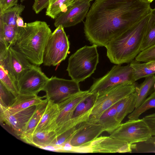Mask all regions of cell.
I'll return each instance as SVG.
<instances>
[{"label":"cell","mask_w":155,"mask_h":155,"mask_svg":"<svg viewBox=\"0 0 155 155\" xmlns=\"http://www.w3.org/2000/svg\"><path fill=\"white\" fill-rule=\"evenodd\" d=\"M18 0H0V14L18 4Z\"/></svg>","instance_id":"obj_36"},{"label":"cell","mask_w":155,"mask_h":155,"mask_svg":"<svg viewBox=\"0 0 155 155\" xmlns=\"http://www.w3.org/2000/svg\"><path fill=\"white\" fill-rule=\"evenodd\" d=\"M137 93L136 91L117 103V118L120 124L125 117L135 108Z\"/></svg>","instance_id":"obj_21"},{"label":"cell","mask_w":155,"mask_h":155,"mask_svg":"<svg viewBox=\"0 0 155 155\" xmlns=\"http://www.w3.org/2000/svg\"><path fill=\"white\" fill-rule=\"evenodd\" d=\"M90 93L88 90L81 91L58 104L59 107V113L57 120V128L72 118L78 105Z\"/></svg>","instance_id":"obj_16"},{"label":"cell","mask_w":155,"mask_h":155,"mask_svg":"<svg viewBox=\"0 0 155 155\" xmlns=\"http://www.w3.org/2000/svg\"><path fill=\"white\" fill-rule=\"evenodd\" d=\"M104 131L103 127L100 124L84 122L70 140V144L74 147H87Z\"/></svg>","instance_id":"obj_15"},{"label":"cell","mask_w":155,"mask_h":155,"mask_svg":"<svg viewBox=\"0 0 155 155\" xmlns=\"http://www.w3.org/2000/svg\"><path fill=\"white\" fill-rule=\"evenodd\" d=\"M25 8L24 5L21 4H18L8 8L2 13L0 14V21L4 24L18 27L16 21Z\"/></svg>","instance_id":"obj_24"},{"label":"cell","mask_w":155,"mask_h":155,"mask_svg":"<svg viewBox=\"0 0 155 155\" xmlns=\"http://www.w3.org/2000/svg\"><path fill=\"white\" fill-rule=\"evenodd\" d=\"M145 142L151 144L155 147V136H152Z\"/></svg>","instance_id":"obj_41"},{"label":"cell","mask_w":155,"mask_h":155,"mask_svg":"<svg viewBox=\"0 0 155 155\" xmlns=\"http://www.w3.org/2000/svg\"><path fill=\"white\" fill-rule=\"evenodd\" d=\"M135 59L144 62L155 61V44L141 51Z\"/></svg>","instance_id":"obj_34"},{"label":"cell","mask_w":155,"mask_h":155,"mask_svg":"<svg viewBox=\"0 0 155 155\" xmlns=\"http://www.w3.org/2000/svg\"><path fill=\"white\" fill-rule=\"evenodd\" d=\"M90 0V1H92V0Z\"/></svg>","instance_id":"obj_46"},{"label":"cell","mask_w":155,"mask_h":155,"mask_svg":"<svg viewBox=\"0 0 155 155\" xmlns=\"http://www.w3.org/2000/svg\"><path fill=\"white\" fill-rule=\"evenodd\" d=\"M50 0H35L32 9L36 14L39 13L43 9L47 8Z\"/></svg>","instance_id":"obj_35"},{"label":"cell","mask_w":155,"mask_h":155,"mask_svg":"<svg viewBox=\"0 0 155 155\" xmlns=\"http://www.w3.org/2000/svg\"><path fill=\"white\" fill-rule=\"evenodd\" d=\"M152 136L151 129L143 118L129 119L121 124L110 136L133 145L145 142Z\"/></svg>","instance_id":"obj_7"},{"label":"cell","mask_w":155,"mask_h":155,"mask_svg":"<svg viewBox=\"0 0 155 155\" xmlns=\"http://www.w3.org/2000/svg\"><path fill=\"white\" fill-rule=\"evenodd\" d=\"M97 47L85 45L70 56L66 70L72 80L79 83L94 72L99 62Z\"/></svg>","instance_id":"obj_4"},{"label":"cell","mask_w":155,"mask_h":155,"mask_svg":"<svg viewBox=\"0 0 155 155\" xmlns=\"http://www.w3.org/2000/svg\"><path fill=\"white\" fill-rule=\"evenodd\" d=\"M16 97L0 82V105L8 108L15 102Z\"/></svg>","instance_id":"obj_32"},{"label":"cell","mask_w":155,"mask_h":155,"mask_svg":"<svg viewBox=\"0 0 155 155\" xmlns=\"http://www.w3.org/2000/svg\"><path fill=\"white\" fill-rule=\"evenodd\" d=\"M125 142L111 137L101 136L93 141L88 146V153H131L136 148Z\"/></svg>","instance_id":"obj_14"},{"label":"cell","mask_w":155,"mask_h":155,"mask_svg":"<svg viewBox=\"0 0 155 155\" xmlns=\"http://www.w3.org/2000/svg\"><path fill=\"white\" fill-rule=\"evenodd\" d=\"M47 23L36 21L19 27L13 46L32 64L39 66L43 64L45 49L52 33Z\"/></svg>","instance_id":"obj_3"},{"label":"cell","mask_w":155,"mask_h":155,"mask_svg":"<svg viewBox=\"0 0 155 155\" xmlns=\"http://www.w3.org/2000/svg\"><path fill=\"white\" fill-rule=\"evenodd\" d=\"M75 0H50L46 15L55 19L61 12L65 11Z\"/></svg>","instance_id":"obj_25"},{"label":"cell","mask_w":155,"mask_h":155,"mask_svg":"<svg viewBox=\"0 0 155 155\" xmlns=\"http://www.w3.org/2000/svg\"><path fill=\"white\" fill-rule=\"evenodd\" d=\"M19 28L4 24L0 21V36L4 37L9 47L13 46L16 40Z\"/></svg>","instance_id":"obj_30"},{"label":"cell","mask_w":155,"mask_h":155,"mask_svg":"<svg viewBox=\"0 0 155 155\" xmlns=\"http://www.w3.org/2000/svg\"><path fill=\"white\" fill-rule=\"evenodd\" d=\"M152 15L141 45V51L155 44V8L152 9Z\"/></svg>","instance_id":"obj_29"},{"label":"cell","mask_w":155,"mask_h":155,"mask_svg":"<svg viewBox=\"0 0 155 155\" xmlns=\"http://www.w3.org/2000/svg\"><path fill=\"white\" fill-rule=\"evenodd\" d=\"M117 103L106 110L101 115L97 123L103 126L104 131L110 134L121 124L117 118Z\"/></svg>","instance_id":"obj_19"},{"label":"cell","mask_w":155,"mask_h":155,"mask_svg":"<svg viewBox=\"0 0 155 155\" xmlns=\"http://www.w3.org/2000/svg\"><path fill=\"white\" fill-rule=\"evenodd\" d=\"M84 122L70 129L57 137L51 144L57 145H61L70 140L74 134L80 129Z\"/></svg>","instance_id":"obj_33"},{"label":"cell","mask_w":155,"mask_h":155,"mask_svg":"<svg viewBox=\"0 0 155 155\" xmlns=\"http://www.w3.org/2000/svg\"><path fill=\"white\" fill-rule=\"evenodd\" d=\"M16 23L18 27H22L24 26V21L22 18L20 16H19L18 18Z\"/></svg>","instance_id":"obj_40"},{"label":"cell","mask_w":155,"mask_h":155,"mask_svg":"<svg viewBox=\"0 0 155 155\" xmlns=\"http://www.w3.org/2000/svg\"><path fill=\"white\" fill-rule=\"evenodd\" d=\"M49 79L38 66L33 64L17 83L19 94L37 95Z\"/></svg>","instance_id":"obj_10"},{"label":"cell","mask_w":155,"mask_h":155,"mask_svg":"<svg viewBox=\"0 0 155 155\" xmlns=\"http://www.w3.org/2000/svg\"><path fill=\"white\" fill-rule=\"evenodd\" d=\"M152 10L106 46L107 56L111 62L116 64L130 63L141 51Z\"/></svg>","instance_id":"obj_2"},{"label":"cell","mask_w":155,"mask_h":155,"mask_svg":"<svg viewBox=\"0 0 155 155\" xmlns=\"http://www.w3.org/2000/svg\"><path fill=\"white\" fill-rule=\"evenodd\" d=\"M135 83L127 82L109 87L99 93L88 121L97 123L103 113L108 108L136 90Z\"/></svg>","instance_id":"obj_5"},{"label":"cell","mask_w":155,"mask_h":155,"mask_svg":"<svg viewBox=\"0 0 155 155\" xmlns=\"http://www.w3.org/2000/svg\"><path fill=\"white\" fill-rule=\"evenodd\" d=\"M59 113L58 104L48 100L45 111L34 133L41 131H55L57 128V120Z\"/></svg>","instance_id":"obj_17"},{"label":"cell","mask_w":155,"mask_h":155,"mask_svg":"<svg viewBox=\"0 0 155 155\" xmlns=\"http://www.w3.org/2000/svg\"><path fill=\"white\" fill-rule=\"evenodd\" d=\"M145 117H155V113L148 115Z\"/></svg>","instance_id":"obj_42"},{"label":"cell","mask_w":155,"mask_h":155,"mask_svg":"<svg viewBox=\"0 0 155 155\" xmlns=\"http://www.w3.org/2000/svg\"><path fill=\"white\" fill-rule=\"evenodd\" d=\"M116 64L105 75L95 79L88 90L96 93L114 86L126 82L135 83L133 69L130 64L125 66Z\"/></svg>","instance_id":"obj_8"},{"label":"cell","mask_w":155,"mask_h":155,"mask_svg":"<svg viewBox=\"0 0 155 155\" xmlns=\"http://www.w3.org/2000/svg\"><path fill=\"white\" fill-rule=\"evenodd\" d=\"M143 119L150 127L152 136H155V117H147Z\"/></svg>","instance_id":"obj_37"},{"label":"cell","mask_w":155,"mask_h":155,"mask_svg":"<svg viewBox=\"0 0 155 155\" xmlns=\"http://www.w3.org/2000/svg\"><path fill=\"white\" fill-rule=\"evenodd\" d=\"M155 83V74L146 77L139 87L136 86L137 93L135 108L139 107L147 98Z\"/></svg>","instance_id":"obj_23"},{"label":"cell","mask_w":155,"mask_h":155,"mask_svg":"<svg viewBox=\"0 0 155 155\" xmlns=\"http://www.w3.org/2000/svg\"><path fill=\"white\" fill-rule=\"evenodd\" d=\"M152 108H155V90L139 107L135 108L127 117L129 120L138 119L141 114Z\"/></svg>","instance_id":"obj_27"},{"label":"cell","mask_w":155,"mask_h":155,"mask_svg":"<svg viewBox=\"0 0 155 155\" xmlns=\"http://www.w3.org/2000/svg\"><path fill=\"white\" fill-rule=\"evenodd\" d=\"M48 101V100L46 98L41 103L36 105V109L28 122L22 134L19 137L24 142L33 134L45 111Z\"/></svg>","instance_id":"obj_18"},{"label":"cell","mask_w":155,"mask_h":155,"mask_svg":"<svg viewBox=\"0 0 155 155\" xmlns=\"http://www.w3.org/2000/svg\"><path fill=\"white\" fill-rule=\"evenodd\" d=\"M0 121L11 128L19 137L25 129L36 108V105L17 112H13L0 105Z\"/></svg>","instance_id":"obj_12"},{"label":"cell","mask_w":155,"mask_h":155,"mask_svg":"<svg viewBox=\"0 0 155 155\" xmlns=\"http://www.w3.org/2000/svg\"><path fill=\"white\" fill-rule=\"evenodd\" d=\"M91 1L75 0L64 12L55 19L54 25L64 28L74 26L83 21L89 9Z\"/></svg>","instance_id":"obj_11"},{"label":"cell","mask_w":155,"mask_h":155,"mask_svg":"<svg viewBox=\"0 0 155 155\" xmlns=\"http://www.w3.org/2000/svg\"><path fill=\"white\" fill-rule=\"evenodd\" d=\"M145 63L148 68L155 71V61H150Z\"/></svg>","instance_id":"obj_39"},{"label":"cell","mask_w":155,"mask_h":155,"mask_svg":"<svg viewBox=\"0 0 155 155\" xmlns=\"http://www.w3.org/2000/svg\"><path fill=\"white\" fill-rule=\"evenodd\" d=\"M45 97L38 96L37 95H23L19 94L12 105L8 108L11 111L17 112L31 106L37 105L44 100Z\"/></svg>","instance_id":"obj_20"},{"label":"cell","mask_w":155,"mask_h":155,"mask_svg":"<svg viewBox=\"0 0 155 155\" xmlns=\"http://www.w3.org/2000/svg\"><path fill=\"white\" fill-rule=\"evenodd\" d=\"M153 88H154V90H155V83L154 84V85L153 86Z\"/></svg>","instance_id":"obj_45"},{"label":"cell","mask_w":155,"mask_h":155,"mask_svg":"<svg viewBox=\"0 0 155 155\" xmlns=\"http://www.w3.org/2000/svg\"><path fill=\"white\" fill-rule=\"evenodd\" d=\"M57 137L55 131H41L34 133L25 142L38 147L51 144Z\"/></svg>","instance_id":"obj_22"},{"label":"cell","mask_w":155,"mask_h":155,"mask_svg":"<svg viewBox=\"0 0 155 155\" xmlns=\"http://www.w3.org/2000/svg\"><path fill=\"white\" fill-rule=\"evenodd\" d=\"M61 146L60 145H57L52 144L39 147L40 148L46 150L59 152H61Z\"/></svg>","instance_id":"obj_38"},{"label":"cell","mask_w":155,"mask_h":155,"mask_svg":"<svg viewBox=\"0 0 155 155\" xmlns=\"http://www.w3.org/2000/svg\"><path fill=\"white\" fill-rule=\"evenodd\" d=\"M147 2L150 3H151L154 0H145Z\"/></svg>","instance_id":"obj_43"},{"label":"cell","mask_w":155,"mask_h":155,"mask_svg":"<svg viewBox=\"0 0 155 155\" xmlns=\"http://www.w3.org/2000/svg\"><path fill=\"white\" fill-rule=\"evenodd\" d=\"M99 93H90L78 105L74 111L73 117L81 115L92 110Z\"/></svg>","instance_id":"obj_26"},{"label":"cell","mask_w":155,"mask_h":155,"mask_svg":"<svg viewBox=\"0 0 155 155\" xmlns=\"http://www.w3.org/2000/svg\"><path fill=\"white\" fill-rule=\"evenodd\" d=\"M0 82L16 97L19 94L16 83L8 72L0 66Z\"/></svg>","instance_id":"obj_31"},{"label":"cell","mask_w":155,"mask_h":155,"mask_svg":"<svg viewBox=\"0 0 155 155\" xmlns=\"http://www.w3.org/2000/svg\"><path fill=\"white\" fill-rule=\"evenodd\" d=\"M33 64L12 46L9 48L6 57L0 61V66L8 72L16 84Z\"/></svg>","instance_id":"obj_13"},{"label":"cell","mask_w":155,"mask_h":155,"mask_svg":"<svg viewBox=\"0 0 155 155\" xmlns=\"http://www.w3.org/2000/svg\"><path fill=\"white\" fill-rule=\"evenodd\" d=\"M81 91L79 83L56 76L49 78L43 90L48 100L57 104Z\"/></svg>","instance_id":"obj_9"},{"label":"cell","mask_w":155,"mask_h":155,"mask_svg":"<svg viewBox=\"0 0 155 155\" xmlns=\"http://www.w3.org/2000/svg\"><path fill=\"white\" fill-rule=\"evenodd\" d=\"M25 0H21V2H23L24 1H25Z\"/></svg>","instance_id":"obj_44"},{"label":"cell","mask_w":155,"mask_h":155,"mask_svg":"<svg viewBox=\"0 0 155 155\" xmlns=\"http://www.w3.org/2000/svg\"><path fill=\"white\" fill-rule=\"evenodd\" d=\"M70 48L68 38L61 25L56 27L50 36L44 52L43 64L56 66L67 56Z\"/></svg>","instance_id":"obj_6"},{"label":"cell","mask_w":155,"mask_h":155,"mask_svg":"<svg viewBox=\"0 0 155 155\" xmlns=\"http://www.w3.org/2000/svg\"><path fill=\"white\" fill-rule=\"evenodd\" d=\"M130 64L133 69L135 81L142 78L155 74V71L148 68L145 62L141 63L135 59Z\"/></svg>","instance_id":"obj_28"},{"label":"cell","mask_w":155,"mask_h":155,"mask_svg":"<svg viewBox=\"0 0 155 155\" xmlns=\"http://www.w3.org/2000/svg\"><path fill=\"white\" fill-rule=\"evenodd\" d=\"M152 9L145 0H95L86 17L85 36L93 45L105 47Z\"/></svg>","instance_id":"obj_1"}]
</instances>
